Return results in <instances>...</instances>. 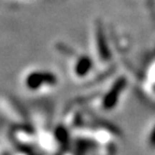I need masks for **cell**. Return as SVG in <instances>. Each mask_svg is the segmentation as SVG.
<instances>
[{"label": "cell", "instance_id": "6da1fadb", "mask_svg": "<svg viewBox=\"0 0 155 155\" xmlns=\"http://www.w3.org/2000/svg\"><path fill=\"white\" fill-rule=\"evenodd\" d=\"M88 69H90V59L88 58H82L79 65L77 66V72H79L80 74H84L88 71Z\"/></svg>", "mask_w": 155, "mask_h": 155}]
</instances>
